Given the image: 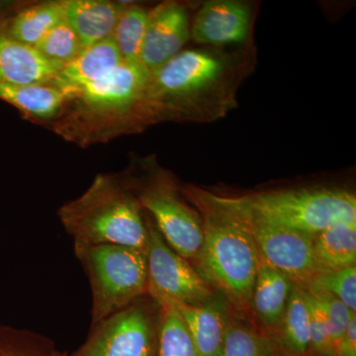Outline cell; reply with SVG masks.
<instances>
[{"instance_id":"6da1fadb","label":"cell","mask_w":356,"mask_h":356,"mask_svg":"<svg viewBox=\"0 0 356 356\" xmlns=\"http://www.w3.org/2000/svg\"><path fill=\"white\" fill-rule=\"evenodd\" d=\"M254 42L229 48L182 50L151 72L147 122L212 123L238 106V88L257 65Z\"/></svg>"},{"instance_id":"7a4b0ae2","label":"cell","mask_w":356,"mask_h":356,"mask_svg":"<svg viewBox=\"0 0 356 356\" xmlns=\"http://www.w3.org/2000/svg\"><path fill=\"white\" fill-rule=\"evenodd\" d=\"M184 193L202 219L203 245L196 270L232 303L250 307L259 257L242 216L227 197L196 186L184 187Z\"/></svg>"},{"instance_id":"3957f363","label":"cell","mask_w":356,"mask_h":356,"mask_svg":"<svg viewBox=\"0 0 356 356\" xmlns=\"http://www.w3.org/2000/svg\"><path fill=\"white\" fill-rule=\"evenodd\" d=\"M58 216L74 245H118L146 252L147 212L127 182L113 175H97Z\"/></svg>"},{"instance_id":"277c9868","label":"cell","mask_w":356,"mask_h":356,"mask_svg":"<svg viewBox=\"0 0 356 356\" xmlns=\"http://www.w3.org/2000/svg\"><path fill=\"white\" fill-rule=\"evenodd\" d=\"M233 198L267 222L311 236L337 222H356L355 195L343 189L310 187Z\"/></svg>"},{"instance_id":"5b68a950","label":"cell","mask_w":356,"mask_h":356,"mask_svg":"<svg viewBox=\"0 0 356 356\" xmlns=\"http://www.w3.org/2000/svg\"><path fill=\"white\" fill-rule=\"evenodd\" d=\"M74 252L92 293L91 324L146 296V252L118 245H74Z\"/></svg>"},{"instance_id":"8992f818","label":"cell","mask_w":356,"mask_h":356,"mask_svg":"<svg viewBox=\"0 0 356 356\" xmlns=\"http://www.w3.org/2000/svg\"><path fill=\"white\" fill-rule=\"evenodd\" d=\"M127 184L170 248L187 261H196L203 245L202 219L180 197L170 175L154 168L140 181Z\"/></svg>"},{"instance_id":"52a82bcc","label":"cell","mask_w":356,"mask_h":356,"mask_svg":"<svg viewBox=\"0 0 356 356\" xmlns=\"http://www.w3.org/2000/svg\"><path fill=\"white\" fill-rule=\"evenodd\" d=\"M145 297L92 325L74 356H158L163 307Z\"/></svg>"},{"instance_id":"ba28073f","label":"cell","mask_w":356,"mask_h":356,"mask_svg":"<svg viewBox=\"0 0 356 356\" xmlns=\"http://www.w3.org/2000/svg\"><path fill=\"white\" fill-rule=\"evenodd\" d=\"M147 295L163 308L202 305L215 296L210 285L166 243L147 213Z\"/></svg>"},{"instance_id":"9c48e42d","label":"cell","mask_w":356,"mask_h":356,"mask_svg":"<svg viewBox=\"0 0 356 356\" xmlns=\"http://www.w3.org/2000/svg\"><path fill=\"white\" fill-rule=\"evenodd\" d=\"M245 222L259 259L280 270L293 284L307 290L321 273L313 252V236L278 226L241 207L227 197Z\"/></svg>"},{"instance_id":"30bf717a","label":"cell","mask_w":356,"mask_h":356,"mask_svg":"<svg viewBox=\"0 0 356 356\" xmlns=\"http://www.w3.org/2000/svg\"><path fill=\"white\" fill-rule=\"evenodd\" d=\"M254 8L241 0L203 2L191 21V39L201 47L229 48L252 42Z\"/></svg>"},{"instance_id":"8fae6325","label":"cell","mask_w":356,"mask_h":356,"mask_svg":"<svg viewBox=\"0 0 356 356\" xmlns=\"http://www.w3.org/2000/svg\"><path fill=\"white\" fill-rule=\"evenodd\" d=\"M191 19L187 6L166 1L149 11L140 62L153 72L182 51L191 39Z\"/></svg>"},{"instance_id":"7c38bea8","label":"cell","mask_w":356,"mask_h":356,"mask_svg":"<svg viewBox=\"0 0 356 356\" xmlns=\"http://www.w3.org/2000/svg\"><path fill=\"white\" fill-rule=\"evenodd\" d=\"M151 72L140 62H123L99 81L79 93L88 106L95 110L136 108L147 121L146 95Z\"/></svg>"},{"instance_id":"4fadbf2b","label":"cell","mask_w":356,"mask_h":356,"mask_svg":"<svg viewBox=\"0 0 356 356\" xmlns=\"http://www.w3.org/2000/svg\"><path fill=\"white\" fill-rule=\"evenodd\" d=\"M64 65L42 55L35 47L0 34V83L51 84Z\"/></svg>"},{"instance_id":"5bb4252c","label":"cell","mask_w":356,"mask_h":356,"mask_svg":"<svg viewBox=\"0 0 356 356\" xmlns=\"http://www.w3.org/2000/svg\"><path fill=\"white\" fill-rule=\"evenodd\" d=\"M123 62L114 40H103L83 49L76 58L65 65L51 86L76 97L89 84L99 81Z\"/></svg>"},{"instance_id":"9a60e30c","label":"cell","mask_w":356,"mask_h":356,"mask_svg":"<svg viewBox=\"0 0 356 356\" xmlns=\"http://www.w3.org/2000/svg\"><path fill=\"white\" fill-rule=\"evenodd\" d=\"M127 6L106 0L65 1V20L76 32L83 49L111 38Z\"/></svg>"},{"instance_id":"2e32d148","label":"cell","mask_w":356,"mask_h":356,"mask_svg":"<svg viewBox=\"0 0 356 356\" xmlns=\"http://www.w3.org/2000/svg\"><path fill=\"white\" fill-rule=\"evenodd\" d=\"M224 298L215 295L202 305L177 309L184 318L199 356L221 355L231 318Z\"/></svg>"},{"instance_id":"e0dca14e","label":"cell","mask_w":356,"mask_h":356,"mask_svg":"<svg viewBox=\"0 0 356 356\" xmlns=\"http://www.w3.org/2000/svg\"><path fill=\"white\" fill-rule=\"evenodd\" d=\"M292 286L287 276L259 259L250 306L257 318L273 331L280 327Z\"/></svg>"},{"instance_id":"ac0fdd59","label":"cell","mask_w":356,"mask_h":356,"mask_svg":"<svg viewBox=\"0 0 356 356\" xmlns=\"http://www.w3.org/2000/svg\"><path fill=\"white\" fill-rule=\"evenodd\" d=\"M313 252L321 273L355 266L356 222H337L314 235Z\"/></svg>"},{"instance_id":"d6986e66","label":"cell","mask_w":356,"mask_h":356,"mask_svg":"<svg viewBox=\"0 0 356 356\" xmlns=\"http://www.w3.org/2000/svg\"><path fill=\"white\" fill-rule=\"evenodd\" d=\"M0 99L24 113L47 119L55 116L70 96L51 84H7L0 83Z\"/></svg>"},{"instance_id":"ffe728a7","label":"cell","mask_w":356,"mask_h":356,"mask_svg":"<svg viewBox=\"0 0 356 356\" xmlns=\"http://www.w3.org/2000/svg\"><path fill=\"white\" fill-rule=\"evenodd\" d=\"M278 336L274 341L285 356H307L310 353V318L306 292L293 284L286 311Z\"/></svg>"},{"instance_id":"44dd1931","label":"cell","mask_w":356,"mask_h":356,"mask_svg":"<svg viewBox=\"0 0 356 356\" xmlns=\"http://www.w3.org/2000/svg\"><path fill=\"white\" fill-rule=\"evenodd\" d=\"M65 1L38 4L18 13L9 25L10 38L36 47L53 28L65 20Z\"/></svg>"},{"instance_id":"7402d4cb","label":"cell","mask_w":356,"mask_h":356,"mask_svg":"<svg viewBox=\"0 0 356 356\" xmlns=\"http://www.w3.org/2000/svg\"><path fill=\"white\" fill-rule=\"evenodd\" d=\"M220 356H285L278 344L242 321L229 318Z\"/></svg>"},{"instance_id":"603a6c76","label":"cell","mask_w":356,"mask_h":356,"mask_svg":"<svg viewBox=\"0 0 356 356\" xmlns=\"http://www.w3.org/2000/svg\"><path fill=\"white\" fill-rule=\"evenodd\" d=\"M149 16V11L139 6H127L122 13L112 39L125 62H140Z\"/></svg>"},{"instance_id":"cb8c5ba5","label":"cell","mask_w":356,"mask_h":356,"mask_svg":"<svg viewBox=\"0 0 356 356\" xmlns=\"http://www.w3.org/2000/svg\"><path fill=\"white\" fill-rule=\"evenodd\" d=\"M158 356H199L177 309L163 308L161 312Z\"/></svg>"},{"instance_id":"d4e9b609","label":"cell","mask_w":356,"mask_h":356,"mask_svg":"<svg viewBox=\"0 0 356 356\" xmlns=\"http://www.w3.org/2000/svg\"><path fill=\"white\" fill-rule=\"evenodd\" d=\"M0 356H58L50 341L29 330L0 324Z\"/></svg>"},{"instance_id":"484cf974","label":"cell","mask_w":356,"mask_h":356,"mask_svg":"<svg viewBox=\"0 0 356 356\" xmlns=\"http://www.w3.org/2000/svg\"><path fill=\"white\" fill-rule=\"evenodd\" d=\"M35 48L49 60L63 65L69 64L83 50L76 32L65 20L53 28Z\"/></svg>"},{"instance_id":"4316f807","label":"cell","mask_w":356,"mask_h":356,"mask_svg":"<svg viewBox=\"0 0 356 356\" xmlns=\"http://www.w3.org/2000/svg\"><path fill=\"white\" fill-rule=\"evenodd\" d=\"M305 291L325 292L336 297L353 313L356 312V266L322 271Z\"/></svg>"},{"instance_id":"83f0119b","label":"cell","mask_w":356,"mask_h":356,"mask_svg":"<svg viewBox=\"0 0 356 356\" xmlns=\"http://www.w3.org/2000/svg\"><path fill=\"white\" fill-rule=\"evenodd\" d=\"M305 292L310 318V353L317 356H334L331 332L324 311L315 297Z\"/></svg>"},{"instance_id":"f1b7e54d","label":"cell","mask_w":356,"mask_h":356,"mask_svg":"<svg viewBox=\"0 0 356 356\" xmlns=\"http://www.w3.org/2000/svg\"><path fill=\"white\" fill-rule=\"evenodd\" d=\"M307 292L315 297L321 308L324 311L331 332L332 346L334 350H336L337 344L341 341L355 313L351 312L343 302L331 294L318 291Z\"/></svg>"},{"instance_id":"f546056e","label":"cell","mask_w":356,"mask_h":356,"mask_svg":"<svg viewBox=\"0 0 356 356\" xmlns=\"http://www.w3.org/2000/svg\"><path fill=\"white\" fill-rule=\"evenodd\" d=\"M334 356H356V315L351 318L348 329L337 344Z\"/></svg>"}]
</instances>
